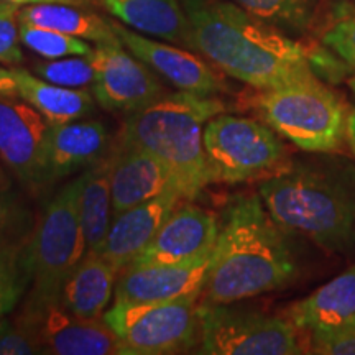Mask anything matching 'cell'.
<instances>
[{"instance_id":"cell-17","label":"cell","mask_w":355,"mask_h":355,"mask_svg":"<svg viewBox=\"0 0 355 355\" xmlns=\"http://www.w3.org/2000/svg\"><path fill=\"white\" fill-rule=\"evenodd\" d=\"M181 201L186 199L178 191H166L150 201L115 214L107 237L97 254L107 259L121 273L150 245Z\"/></svg>"},{"instance_id":"cell-22","label":"cell","mask_w":355,"mask_h":355,"mask_svg":"<svg viewBox=\"0 0 355 355\" xmlns=\"http://www.w3.org/2000/svg\"><path fill=\"white\" fill-rule=\"evenodd\" d=\"M19 97L46 119L50 125L81 121L94 112L96 97L87 89H69L56 86L26 69L13 68Z\"/></svg>"},{"instance_id":"cell-38","label":"cell","mask_w":355,"mask_h":355,"mask_svg":"<svg viewBox=\"0 0 355 355\" xmlns=\"http://www.w3.org/2000/svg\"><path fill=\"white\" fill-rule=\"evenodd\" d=\"M0 186H2V184H0Z\"/></svg>"},{"instance_id":"cell-36","label":"cell","mask_w":355,"mask_h":355,"mask_svg":"<svg viewBox=\"0 0 355 355\" xmlns=\"http://www.w3.org/2000/svg\"><path fill=\"white\" fill-rule=\"evenodd\" d=\"M0 2L15 3V6L25 7V6H35V3H68V6H79L87 7L91 0H0Z\"/></svg>"},{"instance_id":"cell-14","label":"cell","mask_w":355,"mask_h":355,"mask_svg":"<svg viewBox=\"0 0 355 355\" xmlns=\"http://www.w3.org/2000/svg\"><path fill=\"white\" fill-rule=\"evenodd\" d=\"M211 255L181 263L128 265L115 283V303L201 296L209 273Z\"/></svg>"},{"instance_id":"cell-15","label":"cell","mask_w":355,"mask_h":355,"mask_svg":"<svg viewBox=\"0 0 355 355\" xmlns=\"http://www.w3.org/2000/svg\"><path fill=\"white\" fill-rule=\"evenodd\" d=\"M219 222L211 211L183 204L168 217L150 245L132 265L181 263L201 259L214 250Z\"/></svg>"},{"instance_id":"cell-32","label":"cell","mask_w":355,"mask_h":355,"mask_svg":"<svg viewBox=\"0 0 355 355\" xmlns=\"http://www.w3.org/2000/svg\"><path fill=\"white\" fill-rule=\"evenodd\" d=\"M44 354L42 344L32 332L17 321L6 318L0 322V355Z\"/></svg>"},{"instance_id":"cell-6","label":"cell","mask_w":355,"mask_h":355,"mask_svg":"<svg viewBox=\"0 0 355 355\" xmlns=\"http://www.w3.org/2000/svg\"><path fill=\"white\" fill-rule=\"evenodd\" d=\"M78 196L79 178L51 198L25 243V260L32 278L26 306L61 303L66 279L86 255Z\"/></svg>"},{"instance_id":"cell-24","label":"cell","mask_w":355,"mask_h":355,"mask_svg":"<svg viewBox=\"0 0 355 355\" xmlns=\"http://www.w3.org/2000/svg\"><path fill=\"white\" fill-rule=\"evenodd\" d=\"M19 19L21 24L44 26L87 42L107 43L119 40L110 20L86 10V7L68 3H35L21 8Z\"/></svg>"},{"instance_id":"cell-30","label":"cell","mask_w":355,"mask_h":355,"mask_svg":"<svg viewBox=\"0 0 355 355\" xmlns=\"http://www.w3.org/2000/svg\"><path fill=\"white\" fill-rule=\"evenodd\" d=\"M28 214L17 194L0 186V243H21Z\"/></svg>"},{"instance_id":"cell-20","label":"cell","mask_w":355,"mask_h":355,"mask_svg":"<svg viewBox=\"0 0 355 355\" xmlns=\"http://www.w3.org/2000/svg\"><path fill=\"white\" fill-rule=\"evenodd\" d=\"M119 270L97 252H87L66 279L61 304L81 318L97 319L112 300Z\"/></svg>"},{"instance_id":"cell-13","label":"cell","mask_w":355,"mask_h":355,"mask_svg":"<svg viewBox=\"0 0 355 355\" xmlns=\"http://www.w3.org/2000/svg\"><path fill=\"white\" fill-rule=\"evenodd\" d=\"M110 24L123 46L146 66H150L155 73L178 87V91L216 96L224 89V83L216 69L194 53L157 42L119 21L110 20Z\"/></svg>"},{"instance_id":"cell-33","label":"cell","mask_w":355,"mask_h":355,"mask_svg":"<svg viewBox=\"0 0 355 355\" xmlns=\"http://www.w3.org/2000/svg\"><path fill=\"white\" fill-rule=\"evenodd\" d=\"M314 354L322 355H355V324L334 334L311 340Z\"/></svg>"},{"instance_id":"cell-2","label":"cell","mask_w":355,"mask_h":355,"mask_svg":"<svg viewBox=\"0 0 355 355\" xmlns=\"http://www.w3.org/2000/svg\"><path fill=\"white\" fill-rule=\"evenodd\" d=\"M296 273L298 265L286 232L261 198L239 196L222 216L201 298L239 303L285 288Z\"/></svg>"},{"instance_id":"cell-12","label":"cell","mask_w":355,"mask_h":355,"mask_svg":"<svg viewBox=\"0 0 355 355\" xmlns=\"http://www.w3.org/2000/svg\"><path fill=\"white\" fill-rule=\"evenodd\" d=\"M50 127L28 102L0 96V158L30 188L48 183Z\"/></svg>"},{"instance_id":"cell-7","label":"cell","mask_w":355,"mask_h":355,"mask_svg":"<svg viewBox=\"0 0 355 355\" xmlns=\"http://www.w3.org/2000/svg\"><path fill=\"white\" fill-rule=\"evenodd\" d=\"M204 152L212 183L237 184L286 170L282 137L255 119L219 114L204 127Z\"/></svg>"},{"instance_id":"cell-37","label":"cell","mask_w":355,"mask_h":355,"mask_svg":"<svg viewBox=\"0 0 355 355\" xmlns=\"http://www.w3.org/2000/svg\"><path fill=\"white\" fill-rule=\"evenodd\" d=\"M347 141L355 155V107L349 112V122H347Z\"/></svg>"},{"instance_id":"cell-34","label":"cell","mask_w":355,"mask_h":355,"mask_svg":"<svg viewBox=\"0 0 355 355\" xmlns=\"http://www.w3.org/2000/svg\"><path fill=\"white\" fill-rule=\"evenodd\" d=\"M25 243H0V273L24 254Z\"/></svg>"},{"instance_id":"cell-27","label":"cell","mask_w":355,"mask_h":355,"mask_svg":"<svg viewBox=\"0 0 355 355\" xmlns=\"http://www.w3.org/2000/svg\"><path fill=\"white\" fill-rule=\"evenodd\" d=\"M35 74L44 81L69 89L92 86L96 69L89 56H66L35 64Z\"/></svg>"},{"instance_id":"cell-4","label":"cell","mask_w":355,"mask_h":355,"mask_svg":"<svg viewBox=\"0 0 355 355\" xmlns=\"http://www.w3.org/2000/svg\"><path fill=\"white\" fill-rule=\"evenodd\" d=\"M260 198L285 232L300 234L329 250L355 239V189L327 170L286 168L263 181Z\"/></svg>"},{"instance_id":"cell-26","label":"cell","mask_w":355,"mask_h":355,"mask_svg":"<svg viewBox=\"0 0 355 355\" xmlns=\"http://www.w3.org/2000/svg\"><path fill=\"white\" fill-rule=\"evenodd\" d=\"M20 42L44 60H58V58L66 56H89L94 50L87 43V40L71 37V35L44 28V26L21 24V21Z\"/></svg>"},{"instance_id":"cell-21","label":"cell","mask_w":355,"mask_h":355,"mask_svg":"<svg viewBox=\"0 0 355 355\" xmlns=\"http://www.w3.org/2000/svg\"><path fill=\"white\" fill-rule=\"evenodd\" d=\"M121 24L150 37L188 44V20L181 0H97Z\"/></svg>"},{"instance_id":"cell-11","label":"cell","mask_w":355,"mask_h":355,"mask_svg":"<svg viewBox=\"0 0 355 355\" xmlns=\"http://www.w3.org/2000/svg\"><path fill=\"white\" fill-rule=\"evenodd\" d=\"M17 321L37 337L44 354L122 355L117 337L104 319L81 318L61 303L25 304Z\"/></svg>"},{"instance_id":"cell-1","label":"cell","mask_w":355,"mask_h":355,"mask_svg":"<svg viewBox=\"0 0 355 355\" xmlns=\"http://www.w3.org/2000/svg\"><path fill=\"white\" fill-rule=\"evenodd\" d=\"M186 46L247 86L266 91L316 78L306 48L232 0H181Z\"/></svg>"},{"instance_id":"cell-9","label":"cell","mask_w":355,"mask_h":355,"mask_svg":"<svg viewBox=\"0 0 355 355\" xmlns=\"http://www.w3.org/2000/svg\"><path fill=\"white\" fill-rule=\"evenodd\" d=\"M199 354L293 355L303 354L300 331L288 318L239 308L237 303L199 301Z\"/></svg>"},{"instance_id":"cell-23","label":"cell","mask_w":355,"mask_h":355,"mask_svg":"<svg viewBox=\"0 0 355 355\" xmlns=\"http://www.w3.org/2000/svg\"><path fill=\"white\" fill-rule=\"evenodd\" d=\"M78 207L87 252H97L114 219L109 157L97 159L79 176Z\"/></svg>"},{"instance_id":"cell-5","label":"cell","mask_w":355,"mask_h":355,"mask_svg":"<svg viewBox=\"0 0 355 355\" xmlns=\"http://www.w3.org/2000/svg\"><path fill=\"white\" fill-rule=\"evenodd\" d=\"M255 107L266 125L304 152H334L347 140L350 110L318 78L260 91Z\"/></svg>"},{"instance_id":"cell-35","label":"cell","mask_w":355,"mask_h":355,"mask_svg":"<svg viewBox=\"0 0 355 355\" xmlns=\"http://www.w3.org/2000/svg\"><path fill=\"white\" fill-rule=\"evenodd\" d=\"M0 96L19 97V87H17L13 71L2 68V66H0Z\"/></svg>"},{"instance_id":"cell-16","label":"cell","mask_w":355,"mask_h":355,"mask_svg":"<svg viewBox=\"0 0 355 355\" xmlns=\"http://www.w3.org/2000/svg\"><path fill=\"white\" fill-rule=\"evenodd\" d=\"M109 159L114 216L166 191H178L181 194L173 173L140 146L119 139Z\"/></svg>"},{"instance_id":"cell-18","label":"cell","mask_w":355,"mask_h":355,"mask_svg":"<svg viewBox=\"0 0 355 355\" xmlns=\"http://www.w3.org/2000/svg\"><path fill=\"white\" fill-rule=\"evenodd\" d=\"M286 318L311 340L355 324V265L291 304Z\"/></svg>"},{"instance_id":"cell-8","label":"cell","mask_w":355,"mask_h":355,"mask_svg":"<svg viewBox=\"0 0 355 355\" xmlns=\"http://www.w3.org/2000/svg\"><path fill=\"white\" fill-rule=\"evenodd\" d=\"M201 296L176 300L115 303L104 313L122 355L178 354L199 345L198 304Z\"/></svg>"},{"instance_id":"cell-28","label":"cell","mask_w":355,"mask_h":355,"mask_svg":"<svg viewBox=\"0 0 355 355\" xmlns=\"http://www.w3.org/2000/svg\"><path fill=\"white\" fill-rule=\"evenodd\" d=\"M32 278H30L24 248V254L0 273V322L19 304Z\"/></svg>"},{"instance_id":"cell-19","label":"cell","mask_w":355,"mask_h":355,"mask_svg":"<svg viewBox=\"0 0 355 355\" xmlns=\"http://www.w3.org/2000/svg\"><path fill=\"white\" fill-rule=\"evenodd\" d=\"M107 144V127L99 121L51 125L48 137V183L89 168L102 158Z\"/></svg>"},{"instance_id":"cell-3","label":"cell","mask_w":355,"mask_h":355,"mask_svg":"<svg viewBox=\"0 0 355 355\" xmlns=\"http://www.w3.org/2000/svg\"><path fill=\"white\" fill-rule=\"evenodd\" d=\"M224 110V102L214 96L186 91L163 94L128 114L119 139L157 157L173 173L186 201H194L212 183L204 152V127Z\"/></svg>"},{"instance_id":"cell-25","label":"cell","mask_w":355,"mask_h":355,"mask_svg":"<svg viewBox=\"0 0 355 355\" xmlns=\"http://www.w3.org/2000/svg\"><path fill=\"white\" fill-rule=\"evenodd\" d=\"M257 19L286 33H303L316 19L318 0H232Z\"/></svg>"},{"instance_id":"cell-10","label":"cell","mask_w":355,"mask_h":355,"mask_svg":"<svg viewBox=\"0 0 355 355\" xmlns=\"http://www.w3.org/2000/svg\"><path fill=\"white\" fill-rule=\"evenodd\" d=\"M89 58L96 69L92 94L105 110L133 114L165 94L152 68L128 53L121 40L96 43Z\"/></svg>"},{"instance_id":"cell-29","label":"cell","mask_w":355,"mask_h":355,"mask_svg":"<svg viewBox=\"0 0 355 355\" xmlns=\"http://www.w3.org/2000/svg\"><path fill=\"white\" fill-rule=\"evenodd\" d=\"M20 6L0 2V63L20 64L24 53L20 48Z\"/></svg>"},{"instance_id":"cell-31","label":"cell","mask_w":355,"mask_h":355,"mask_svg":"<svg viewBox=\"0 0 355 355\" xmlns=\"http://www.w3.org/2000/svg\"><path fill=\"white\" fill-rule=\"evenodd\" d=\"M322 43L355 69V12L340 13L324 32Z\"/></svg>"}]
</instances>
